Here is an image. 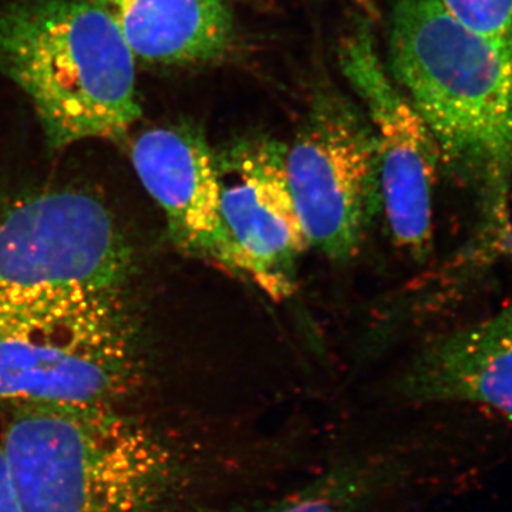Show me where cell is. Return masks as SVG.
Wrapping results in <instances>:
<instances>
[{"label":"cell","mask_w":512,"mask_h":512,"mask_svg":"<svg viewBox=\"0 0 512 512\" xmlns=\"http://www.w3.org/2000/svg\"><path fill=\"white\" fill-rule=\"evenodd\" d=\"M353 2L363 6L366 10H372V0H353Z\"/></svg>","instance_id":"9a60e30c"},{"label":"cell","mask_w":512,"mask_h":512,"mask_svg":"<svg viewBox=\"0 0 512 512\" xmlns=\"http://www.w3.org/2000/svg\"><path fill=\"white\" fill-rule=\"evenodd\" d=\"M221 214L244 276L275 299L295 292L309 244L285 168V143L242 138L217 156Z\"/></svg>","instance_id":"ba28073f"},{"label":"cell","mask_w":512,"mask_h":512,"mask_svg":"<svg viewBox=\"0 0 512 512\" xmlns=\"http://www.w3.org/2000/svg\"><path fill=\"white\" fill-rule=\"evenodd\" d=\"M116 23L136 59L185 64L228 49L234 20L225 0H94Z\"/></svg>","instance_id":"8fae6325"},{"label":"cell","mask_w":512,"mask_h":512,"mask_svg":"<svg viewBox=\"0 0 512 512\" xmlns=\"http://www.w3.org/2000/svg\"><path fill=\"white\" fill-rule=\"evenodd\" d=\"M131 163L175 248L245 278L222 220L217 154L205 137L187 126L150 128L134 141Z\"/></svg>","instance_id":"9c48e42d"},{"label":"cell","mask_w":512,"mask_h":512,"mask_svg":"<svg viewBox=\"0 0 512 512\" xmlns=\"http://www.w3.org/2000/svg\"><path fill=\"white\" fill-rule=\"evenodd\" d=\"M0 447L25 512H160L173 448L109 404L5 403Z\"/></svg>","instance_id":"7a4b0ae2"},{"label":"cell","mask_w":512,"mask_h":512,"mask_svg":"<svg viewBox=\"0 0 512 512\" xmlns=\"http://www.w3.org/2000/svg\"><path fill=\"white\" fill-rule=\"evenodd\" d=\"M376 468H345L319 478L285 500L252 512H357L373 490Z\"/></svg>","instance_id":"7c38bea8"},{"label":"cell","mask_w":512,"mask_h":512,"mask_svg":"<svg viewBox=\"0 0 512 512\" xmlns=\"http://www.w3.org/2000/svg\"><path fill=\"white\" fill-rule=\"evenodd\" d=\"M340 64L365 104L375 134L382 212L390 237L396 247L423 259L433 241L439 147L406 94L390 79L366 28L343 40Z\"/></svg>","instance_id":"52a82bcc"},{"label":"cell","mask_w":512,"mask_h":512,"mask_svg":"<svg viewBox=\"0 0 512 512\" xmlns=\"http://www.w3.org/2000/svg\"><path fill=\"white\" fill-rule=\"evenodd\" d=\"M403 389L420 402L473 403L512 419V303L431 342Z\"/></svg>","instance_id":"30bf717a"},{"label":"cell","mask_w":512,"mask_h":512,"mask_svg":"<svg viewBox=\"0 0 512 512\" xmlns=\"http://www.w3.org/2000/svg\"><path fill=\"white\" fill-rule=\"evenodd\" d=\"M464 25L490 36L512 33V0H443Z\"/></svg>","instance_id":"4fadbf2b"},{"label":"cell","mask_w":512,"mask_h":512,"mask_svg":"<svg viewBox=\"0 0 512 512\" xmlns=\"http://www.w3.org/2000/svg\"><path fill=\"white\" fill-rule=\"evenodd\" d=\"M390 66L476 202L461 262L471 274L488 268L512 254V33L478 32L443 0H396Z\"/></svg>","instance_id":"6da1fadb"},{"label":"cell","mask_w":512,"mask_h":512,"mask_svg":"<svg viewBox=\"0 0 512 512\" xmlns=\"http://www.w3.org/2000/svg\"><path fill=\"white\" fill-rule=\"evenodd\" d=\"M134 271L133 248L96 195L72 187L0 194V308L127 288Z\"/></svg>","instance_id":"5b68a950"},{"label":"cell","mask_w":512,"mask_h":512,"mask_svg":"<svg viewBox=\"0 0 512 512\" xmlns=\"http://www.w3.org/2000/svg\"><path fill=\"white\" fill-rule=\"evenodd\" d=\"M285 168L309 248L333 262L355 258L382 212L369 120L345 104H320L285 143Z\"/></svg>","instance_id":"8992f818"},{"label":"cell","mask_w":512,"mask_h":512,"mask_svg":"<svg viewBox=\"0 0 512 512\" xmlns=\"http://www.w3.org/2000/svg\"><path fill=\"white\" fill-rule=\"evenodd\" d=\"M144 376L127 288L42 296L0 308V403L120 406Z\"/></svg>","instance_id":"277c9868"},{"label":"cell","mask_w":512,"mask_h":512,"mask_svg":"<svg viewBox=\"0 0 512 512\" xmlns=\"http://www.w3.org/2000/svg\"><path fill=\"white\" fill-rule=\"evenodd\" d=\"M0 512H25L10 477L2 447H0Z\"/></svg>","instance_id":"5bb4252c"},{"label":"cell","mask_w":512,"mask_h":512,"mask_svg":"<svg viewBox=\"0 0 512 512\" xmlns=\"http://www.w3.org/2000/svg\"><path fill=\"white\" fill-rule=\"evenodd\" d=\"M134 62L94 0H26L0 13V72L32 101L50 147L127 134L141 117Z\"/></svg>","instance_id":"3957f363"}]
</instances>
